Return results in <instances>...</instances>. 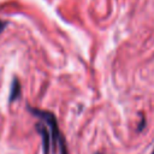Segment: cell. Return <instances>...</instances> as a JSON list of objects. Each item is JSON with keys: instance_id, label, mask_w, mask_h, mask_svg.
<instances>
[{"instance_id": "6da1fadb", "label": "cell", "mask_w": 154, "mask_h": 154, "mask_svg": "<svg viewBox=\"0 0 154 154\" xmlns=\"http://www.w3.org/2000/svg\"><path fill=\"white\" fill-rule=\"evenodd\" d=\"M28 108L34 116L40 118L48 126L51 135H52V152H55L58 149L59 154H67L66 142H65V138L59 129L58 120H57L55 116L49 111H42V109L32 108V107H28Z\"/></svg>"}, {"instance_id": "7a4b0ae2", "label": "cell", "mask_w": 154, "mask_h": 154, "mask_svg": "<svg viewBox=\"0 0 154 154\" xmlns=\"http://www.w3.org/2000/svg\"><path fill=\"white\" fill-rule=\"evenodd\" d=\"M35 128L42 138L43 154H51V152H52V135H51L48 126L45 123H37Z\"/></svg>"}, {"instance_id": "3957f363", "label": "cell", "mask_w": 154, "mask_h": 154, "mask_svg": "<svg viewBox=\"0 0 154 154\" xmlns=\"http://www.w3.org/2000/svg\"><path fill=\"white\" fill-rule=\"evenodd\" d=\"M20 95V84L17 78L12 81V87H11V93H10V101H14L19 97Z\"/></svg>"}, {"instance_id": "277c9868", "label": "cell", "mask_w": 154, "mask_h": 154, "mask_svg": "<svg viewBox=\"0 0 154 154\" xmlns=\"http://www.w3.org/2000/svg\"><path fill=\"white\" fill-rule=\"evenodd\" d=\"M5 25H6V23H4V22H0V32L2 31V29L5 28Z\"/></svg>"}, {"instance_id": "5b68a950", "label": "cell", "mask_w": 154, "mask_h": 154, "mask_svg": "<svg viewBox=\"0 0 154 154\" xmlns=\"http://www.w3.org/2000/svg\"><path fill=\"white\" fill-rule=\"evenodd\" d=\"M153 154H154V150H153Z\"/></svg>"}]
</instances>
